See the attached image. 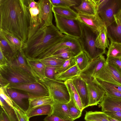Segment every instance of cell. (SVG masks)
<instances>
[{
	"label": "cell",
	"instance_id": "6da1fadb",
	"mask_svg": "<svg viewBox=\"0 0 121 121\" xmlns=\"http://www.w3.org/2000/svg\"><path fill=\"white\" fill-rule=\"evenodd\" d=\"M0 29L27 41L30 16L24 0H0Z\"/></svg>",
	"mask_w": 121,
	"mask_h": 121
},
{
	"label": "cell",
	"instance_id": "7a4b0ae2",
	"mask_svg": "<svg viewBox=\"0 0 121 121\" xmlns=\"http://www.w3.org/2000/svg\"><path fill=\"white\" fill-rule=\"evenodd\" d=\"M64 36L53 24L40 28L25 43V47L22 50L25 57L39 61L49 48L61 40Z\"/></svg>",
	"mask_w": 121,
	"mask_h": 121
},
{
	"label": "cell",
	"instance_id": "3957f363",
	"mask_svg": "<svg viewBox=\"0 0 121 121\" xmlns=\"http://www.w3.org/2000/svg\"><path fill=\"white\" fill-rule=\"evenodd\" d=\"M79 23L81 33L80 37L77 39L82 51L86 54L91 61L101 55L107 54L106 49L98 48L95 46V40L99 33L94 31L84 24Z\"/></svg>",
	"mask_w": 121,
	"mask_h": 121
},
{
	"label": "cell",
	"instance_id": "277c9868",
	"mask_svg": "<svg viewBox=\"0 0 121 121\" xmlns=\"http://www.w3.org/2000/svg\"><path fill=\"white\" fill-rule=\"evenodd\" d=\"M0 74L10 84H25L39 82L20 68L12 65L9 61L5 64L0 65Z\"/></svg>",
	"mask_w": 121,
	"mask_h": 121
},
{
	"label": "cell",
	"instance_id": "5b68a950",
	"mask_svg": "<svg viewBox=\"0 0 121 121\" xmlns=\"http://www.w3.org/2000/svg\"><path fill=\"white\" fill-rule=\"evenodd\" d=\"M43 83L54 101L64 103H67L70 101V95L64 82L47 78Z\"/></svg>",
	"mask_w": 121,
	"mask_h": 121
},
{
	"label": "cell",
	"instance_id": "8992f818",
	"mask_svg": "<svg viewBox=\"0 0 121 121\" xmlns=\"http://www.w3.org/2000/svg\"><path fill=\"white\" fill-rule=\"evenodd\" d=\"M56 27L61 33L77 39L81 35L79 22L77 20L63 17L54 14Z\"/></svg>",
	"mask_w": 121,
	"mask_h": 121
},
{
	"label": "cell",
	"instance_id": "52a82bcc",
	"mask_svg": "<svg viewBox=\"0 0 121 121\" xmlns=\"http://www.w3.org/2000/svg\"><path fill=\"white\" fill-rule=\"evenodd\" d=\"M79 75L87 85L89 97V106L97 105L103 100L106 94L105 91L97 82L95 77H89L82 74Z\"/></svg>",
	"mask_w": 121,
	"mask_h": 121
},
{
	"label": "cell",
	"instance_id": "ba28073f",
	"mask_svg": "<svg viewBox=\"0 0 121 121\" xmlns=\"http://www.w3.org/2000/svg\"><path fill=\"white\" fill-rule=\"evenodd\" d=\"M7 88L22 91L28 95L30 97L50 96L46 86L40 82L25 84H10Z\"/></svg>",
	"mask_w": 121,
	"mask_h": 121
},
{
	"label": "cell",
	"instance_id": "9c48e42d",
	"mask_svg": "<svg viewBox=\"0 0 121 121\" xmlns=\"http://www.w3.org/2000/svg\"><path fill=\"white\" fill-rule=\"evenodd\" d=\"M65 47L70 48L76 55L82 51L77 39L64 35V37L61 40L50 47L45 52L40 60L51 56L55 52Z\"/></svg>",
	"mask_w": 121,
	"mask_h": 121
},
{
	"label": "cell",
	"instance_id": "30bf717a",
	"mask_svg": "<svg viewBox=\"0 0 121 121\" xmlns=\"http://www.w3.org/2000/svg\"><path fill=\"white\" fill-rule=\"evenodd\" d=\"M121 10V0H108L97 12L107 27L115 21L114 15Z\"/></svg>",
	"mask_w": 121,
	"mask_h": 121
},
{
	"label": "cell",
	"instance_id": "8fae6325",
	"mask_svg": "<svg viewBox=\"0 0 121 121\" xmlns=\"http://www.w3.org/2000/svg\"><path fill=\"white\" fill-rule=\"evenodd\" d=\"M94 77L103 81L121 85V72L110 63H106Z\"/></svg>",
	"mask_w": 121,
	"mask_h": 121
},
{
	"label": "cell",
	"instance_id": "7c38bea8",
	"mask_svg": "<svg viewBox=\"0 0 121 121\" xmlns=\"http://www.w3.org/2000/svg\"><path fill=\"white\" fill-rule=\"evenodd\" d=\"M24 1L29 10L30 16L28 40L39 29L42 28V24L38 2L33 0H24Z\"/></svg>",
	"mask_w": 121,
	"mask_h": 121
},
{
	"label": "cell",
	"instance_id": "4fadbf2b",
	"mask_svg": "<svg viewBox=\"0 0 121 121\" xmlns=\"http://www.w3.org/2000/svg\"><path fill=\"white\" fill-rule=\"evenodd\" d=\"M42 28L52 25V6L50 0H39L37 2Z\"/></svg>",
	"mask_w": 121,
	"mask_h": 121
},
{
	"label": "cell",
	"instance_id": "5bb4252c",
	"mask_svg": "<svg viewBox=\"0 0 121 121\" xmlns=\"http://www.w3.org/2000/svg\"><path fill=\"white\" fill-rule=\"evenodd\" d=\"M77 20L88 27L93 31L98 33L104 23L97 12L95 15L78 13Z\"/></svg>",
	"mask_w": 121,
	"mask_h": 121
},
{
	"label": "cell",
	"instance_id": "9a60e30c",
	"mask_svg": "<svg viewBox=\"0 0 121 121\" xmlns=\"http://www.w3.org/2000/svg\"><path fill=\"white\" fill-rule=\"evenodd\" d=\"M6 92L15 105L26 113L29 107V95L25 93H22L7 88Z\"/></svg>",
	"mask_w": 121,
	"mask_h": 121
},
{
	"label": "cell",
	"instance_id": "2e32d148",
	"mask_svg": "<svg viewBox=\"0 0 121 121\" xmlns=\"http://www.w3.org/2000/svg\"><path fill=\"white\" fill-rule=\"evenodd\" d=\"M81 99L83 110L89 106V97L85 82L80 75L71 79Z\"/></svg>",
	"mask_w": 121,
	"mask_h": 121
},
{
	"label": "cell",
	"instance_id": "e0dca14e",
	"mask_svg": "<svg viewBox=\"0 0 121 121\" xmlns=\"http://www.w3.org/2000/svg\"><path fill=\"white\" fill-rule=\"evenodd\" d=\"M106 63V60L105 57L103 55H101L91 60L84 69L80 71V74L89 77H94Z\"/></svg>",
	"mask_w": 121,
	"mask_h": 121
},
{
	"label": "cell",
	"instance_id": "ac0fdd59",
	"mask_svg": "<svg viewBox=\"0 0 121 121\" xmlns=\"http://www.w3.org/2000/svg\"><path fill=\"white\" fill-rule=\"evenodd\" d=\"M9 61L13 65L20 68L39 82H43L41 79L27 65L22 50L17 51L13 58Z\"/></svg>",
	"mask_w": 121,
	"mask_h": 121
},
{
	"label": "cell",
	"instance_id": "d6986e66",
	"mask_svg": "<svg viewBox=\"0 0 121 121\" xmlns=\"http://www.w3.org/2000/svg\"><path fill=\"white\" fill-rule=\"evenodd\" d=\"M99 104L102 112L121 111V98L112 97L105 95Z\"/></svg>",
	"mask_w": 121,
	"mask_h": 121
},
{
	"label": "cell",
	"instance_id": "ffe728a7",
	"mask_svg": "<svg viewBox=\"0 0 121 121\" xmlns=\"http://www.w3.org/2000/svg\"><path fill=\"white\" fill-rule=\"evenodd\" d=\"M114 17L115 21L107 27L108 37L110 42L121 44V22Z\"/></svg>",
	"mask_w": 121,
	"mask_h": 121
},
{
	"label": "cell",
	"instance_id": "44dd1931",
	"mask_svg": "<svg viewBox=\"0 0 121 121\" xmlns=\"http://www.w3.org/2000/svg\"><path fill=\"white\" fill-rule=\"evenodd\" d=\"M74 8L78 13L94 15L97 12L95 0H82L80 4Z\"/></svg>",
	"mask_w": 121,
	"mask_h": 121
},
{
	"label": "cell",
	"instance_id": "7402d4cb",
	"mask_svg": "<svg viewBox=\"0 0 121 121\" xmlns=\"http://www.w3.org/2000/svg\"><path fill=\"white\" fill-rule=\"evenodd\" d=\"M52 107L51 115L64 120H73L70 115L67 103H62L54 100Z\"/></svg>",
	"mask_w": 121,
	"mask_h": 121
},
{
	"label": "cell",
	"instance_id": "603a6c76",
	"mask_svg": "<svg viewBox=\"0 0 121 121\" xmlns=\"http://www.w3.org/2000/svg\"><path fill=\"white\" fill-rule=\"evenodd\" d=\"M0 32L9 44L14 53L23 50L25 46V43L22 41L9 32L0 29Z\"/></svg>",
	"mask_w": 121,
	"mask_h": 121
},
{
	"label": "cell",
	"instance_id": "cb8c5ba5",
	"mask_svg": "<svg viewBox=\"0 0 121 121\" xmlns=\"http://www.w3.org/2000/svg\"><path fill=\"white\" fill-rule=\"evenodd\" d=\"M25 57L28 66L44 82L47 79L45 74L46 66L39 61L29 59Z\"/></svg>",
	"mask_w": 121,
	"mask_h": 121
},
{
	"label": "cell",
	"instance_id": "d4e9b609",
	"mask_svg": "<svg viewBox=\"0 0 121 121\" xmlns=\"http://www.w3.org/2000/svg\"><path fill=\"white\" fill-rule=\"evenodd\" d=\"M52 10L54 14L65 18L77 20L78 13L70 7L53 6Z\"/></svg>",
	"mask_w": 121,
	"mask_h": 121
},
{
	"label": "cell",
	"instance_id": "484cf974",
	"mask_svg": "<svg viewBox=\"0 0 121 121\" xmlns=\"http://www.w3.org/2000/svg\"><path fill=\"white\" fill-rule=\"evenodd\" d=\"M52 105L45 104L34 107L27 111L26 113L30 119L32 117L35 116L50 115L52 113Z\"/></svg>",
	"mask_w": 121,
	"mask_h": 121
},
{
	"label": "cell",
	"instance_id": "4316f807",
	"mask_svg": "<svg viewBox=\"0 0 121 121\" xmlns=\"http://www.w3.org/2000/svg\"><path fill=\"white\" fill-rule=\"evenodd\" d=\"M95 43L96 46L98 48L104 49L109 48L110 44L107 34V27L105 25L98 33Z\"/></svg>",
	"mask_w": 121,
	"mask_h": 121
},
{
	"label": "cell",
	"instance_id": "83f0119b",
	"mask_svg": "<svg viewBox=\"0 0 121 121\" xmlns=\"http://www.w3.org/2000/svg\"><path fill=\"white\" fill-rule=\"evenodd\" d=\"M80 70L76 64L56 76L55 80L65 82L79 75Z\"/></svg>",
	"mask_w": 121,
	"mask_h": 121
},
{
	"label": "cell",
	"instance_id": "f1b7e54d",
	"mask_svg": "<svg viewBox=\"0 0 121 121\" xmlns=\"http://www.w3.org/2000/svg\"><path fill=\"white\" fill-rule=\"evenodd\" d=\"M29 102V107L27 111L34 107L40 105L45 104L52 105L54 100L52 97L49 96L30 97Z\"/></svg>",
	"mask_w": 121,
	"mask_h": 121
},
{
	"label": "cell",
	"instance_id": "f546056e",
	"mask_svg": "<svg viewBox=\"0 0 121 121\" xmlns=\"http://www.w3.org/2000/svg\"><path fill=\"white\" fill-rule=\"evenodd\" d=\"M0 49L8 61L13 58L16 53H14L12 48L2 33L0 32Z\"/></svg>",
	"mask_w": 121,
	"mask_h": 121
},
{
	"label": "cell",
	"instance_id": "4dcf8cb0",
	"mask_svg": "<svg viewBox=\"0 0 121 121\" xmlns=\"http://www.w3.org/2000/svg\"><path fill=\"white\" fill-rule=\"evenodd\" d=\"M65 82L68 87L70 96L72 97L78 109L82 112L83 107L81 99L71 80H68Z\"/></svg>",
	"mask_w": 121,
	"mask_h": 121
},
{
	"label": "cell",
	"instance_id": "1f68e13d",
	"mask_svg": "<svg viewBox=\"0 0 121 121\" xmlns=\"http://www.w3.org/2000/svg\"><path fill=\"white\" fill-rule=\"evenodd\" d=\"M108 116L103 112L92 111H86L84 119L88 121H110Z\"/></svg>",
	"mask_w": 121,
	"mask_h": 121
},
{
	"label": "cell",
	"instance_id": "d6a6232c",
	"mask_svg": "<svg viewBox=\"0 0 121 121\" xmlns=\"http://www.w3.org/2000/svg\"><path fill=\"white\" fill-rule=\"evenodd\" d=\"M1 107L5 112L10 121H19L13 108L9 105L0 96Z\"/></svg>",
	"mask_w": 121,
	"mask_h": 121
},
{
	"label": "cell",
	"instance_id": "836d02e7",
	"mask_svg": "<svg viewBox=\"0 0 121 121\" xmlns=\"http://www.w3.org/2000/svg\"><path fill=\"white\" fill-rule=\"evenodd\" d=\"M76 64L81 71L87 66L91 60L86 54L82 51L74 57Z\"/></svg>",
	"mask_w": 121,
	"mask_h": 121
},
{
	"label": "cell",
	"instance_id": "e575fe53",
	"mask_svg": "<svg viewBox=\"0 0 121 121\" xmlns=\"http://www.w3.org/2000/svg\"><path fill=\"white\" fill-rule=\"evenodd\" d=\"M76 56L70 48L68 47H65L55 52L51 56H55L66 60L73 58Z\"/></svg>",
	"mask_w": 121,
	"mask_h": 121
},
{
	"label": "cell",
	"instance_id": "d590c367",
	"mask_svg": "<svg viewBox=\"0 0 121 121\" xmlns=\"http://www.w3.org/2000/svg\"><path fill=\"white\" fill-rule=\"evenodd\" d=\"M65 60L55 56H51L40 60L46 66L59 68L61 67Z\"/></svg>",
	"mask_w": 121,
	"mask_h": 121
},
{
	"label": "cell",
	"instance_id": "8d00e7d4",
	"mask_svg": "<svg viewBox=\"0 0 121 121\" xmlns=\"http://www.w3.org/2000/svg\"><path fill=\"white\" fill-rule=\"evenodd\" d=\"M106 54L107 57L121 58V44L110 42Z\"/></svg>",
	"mask_w": 121,
	"mask_h": 121
},
{
	"label": "cell",
	"instance_id": "74e56055",
	"mask_svg": "<svg viewBox=\"0 0 121 121\" xmlns=\"http://www.w3.org/2000/svg\"><path fill=\"white\" fill-rule=\"evenodd\" d=\"M67 104L70 115L73 120L79 118L81 116L82 112L78 109L71 96L70 100Z\"/></svg>",
	"mask_w": 121,
	"mask_h": 121
},
{
	"label": "cell",
	"instance_id": "f35d334b",
	"mask_svg": "<svg viewBox=\"0 0 121 121\" xmlns=\"http://www.w3.org/2000/svg\"><path fill=\"white\" fill-rule=\"evenodd\" d=\"M52 6L70 7L78 5L77 0H50Z\"/></svg>",
	"mask_w": 121,
	"mask_h": 121
},
{
	"label": "cell",
	"instance_id": "ab89813d",
	"mask_svg": "<svg viewBox=\"0 0 121 121\" xmlns=\"http://www.w3.org/2000/svg\"><path fill=\"white\" fill-rule=\"evenodd\" d=\"M76 64L74 57L65 60L60 67L57 68L56 70L58 74L62 73L69 69Z\"/></svg>",
	"mask_w": 121,
	"mask_h": 121
},
{
	"label": "cell",
	"instance_id": "60d3db41",
	"mask_svg": "<svg viewBox=\"0 0 121 121\" xmlns=\"http://www.w3.org/2000/svg\"><path fill=\"white\" fill-rule=\"evenodd\" d=\"M95 78L97 82L102 87L121 92V85L103 81Z\"/></svg>",
	"mask_w": 121,
	"mask_h": 121
},
{
	"label": "cell",
	"instance_id": "b9f144b4",
	"mask_svg": "<svg viewBox=\"0 0 121 121\" xmlns=\"http://www.w3.org/2000/svg\"><path fill=\"white\" fill-rule=\"evenodd\" d=\"M8 86L4 87H0V96L10 106L13 108L14 104L13 102L6 93V91Z\"/></svg>",
	"mask_w": 121,
	"mask_h": 121
},
{
	"label": "cell",
	"instance_id": "7bdbcfd3",
	"mask_svg": "<svg viewBox=\"0 0 121 121\" xmlns=\"http://www.w3.org/2000/svg\"><path fill=\"white\" fill-rule=\"evenodd\" d=\"M17 117L19 121H29L26 113L23 112L17 106L14 105L13 108Z\"/></svg>",
	"mask_w": 121,
	"mask_h": 121
},
{
	"label": "cell",
	"instance_id": "ee69618b",
	"mask_svg": "<svg viewBox=\"0 0 121 121\" xmlns=\"http://www.w3.org/2000/svg\"><path fill=\"white\" fill-rule=\"evenodd\" d=\"M56 68H57L51 66L46 67L45 74L47 78L55 80L56 76L58 74L56 71Z\"/></svg>",
	"mask_w": 121,
	"mask_h": 121
},
{
	"label": "cell",
	"instance_id": "f6af8a7d",
	"mask_svg": "<svg viewBox=\"0 0 121 121\" xmlns=\"http://www.w3.org/2000/svg\"><path fill=\"white\" fill-rule=\"evenodd\" d=\"M106 63L112 64L121 72V58L107 57Z\"/></svg>",
	"mask_w": 121,
	"mask_h": 121
},
{
	"label": "cell",
	"instance_id": "bcb514c9",
	"mask_svg": "<svg viewBox=\"0 0 121 121\" xmlns=\"http://www.w3.org/2000/svg\"><path fill=\"white\" fill-rule=\"evenodd\" d=\"M102 88L105 91V95L112 97L121 98V92L108 88Z\"/></svg>",
	"mask_w": 121,
	"mask_h": 121
},
{
	"label": "cell",
	"instance_id": "7dc6e473",
	"mask_svg": "<svg viewBox=\"0 0 121 121\" xmlns=\"http://www.w3.org/2000/svg\"><path fill=\"white\" fill-rule=\"evenodd\" d=\"M107 116L121 121V111L103 112Z\"/></svg>",
	"mask_w": 121,
	"mask_h": 121
},
{
	"label": "cell",
	"instance_id": "c3c4849f",
	"mask_svg": "<svg viewBox=\"0 0 121 121\" xmlns=\"http://www.w3.org/2000/svg\"><path fill=\"white\" fill-rule=\"evenodd\" d=\"M43 120L44 121H74L73 120H64L52 115H47L44 118Z\"/></svg>",
	"mask_w": 121,
	"mask_h": 121
},
{
	"label": "cell",
	"instance_id": "681fc988",
	"mask_svg": "<svg viewBox=\"0 0 121 121\" xmlns=\"http://www.w3.org/2000/svg\"><path fill=\"white\" fill-rule=\"evenodd\" d=\"M108 0H95L97 7V10L102 8L108 1Z\"/></svg>",
	"mask_w": 121,
	"mask_h": 121
},
{
	"label": "cell",
	"instance_id": "f907efd6",
	"mask_svg": "<svg viewBox=\"0 0 121 121\" xmlns=\"http://www.w3.org/2000/svg\"><path fill=\"white\" fill-rule=\"evenodd\" d=\"M8 61L4 55L2 50L0 49V65L5 64Z\"/></svg>",
	"mask_w": 121,
	"mask_h": 121
},
{
	"label": "cell",
	"instance_id": "816d5d0a",
	"mask_svg": "<svg viewBox=\"0 0 121 121\" xmlns=\"http://www.w3.org/2000/svg\"><path fill=\"white\" fill-rule=\"evenodd\" d=\"M0 121H10L7 116L2 109L0 110Z\"/></svg>",
	"mask_w": 121,
	"mask_h": 121
},
{
	"label": "cell",
	"instance_id": "f5cc1de1",
	"mask_svg": "<svg viewBox=\"0 0 121 121\" xmlns=\"http://www.w3.org/2000/svg\"><path fill=\"white\" fill-rule=\"evenodd\" d=\"M0 87H4L8 86L10 84L0 74Z\"/></svg>",
	"mask_w": 121,
	"mask_h": 121
},
{
	"label": "cell",
	"instance_id": "db71d44e",
	"mask_svg": "<svg viewBox=\"0 0 121 121\" xmlns=\"http://www.w3.org/2000/svg\"><path fill=\"white\" fill-rule=\"evenodd\" d=\"M114 16L118 19L121 22V10L117 14Z\"/></svg>",
	"mask_w": 121,
	"mask_h": 121
},
{
	"label": "cell",
	"instance_id": "11a10c76",
	"mask_svg": "<svg viewBox=\"0 0 121 121\" xmlns=\"http://www.w3.org/2000/svg\"><path fill=\"white\" fill-rule=\"evenodd\" d=\"M107 118L110 121H119L116 119L108 116Z\"/></svg>",
	"mask_w": 121,
	"mask_h": 121
},
{
	"label": "cell",
	"instance_id": "9f6ffc18",
	"mask_svg": "<svg viewBox=\"0 0 121 121\" xmlns=\"http://www.w3.org/2000/svg\"></svg>",
	"mask_w": 121,
	"mask_h": 121
}]
</instances>
